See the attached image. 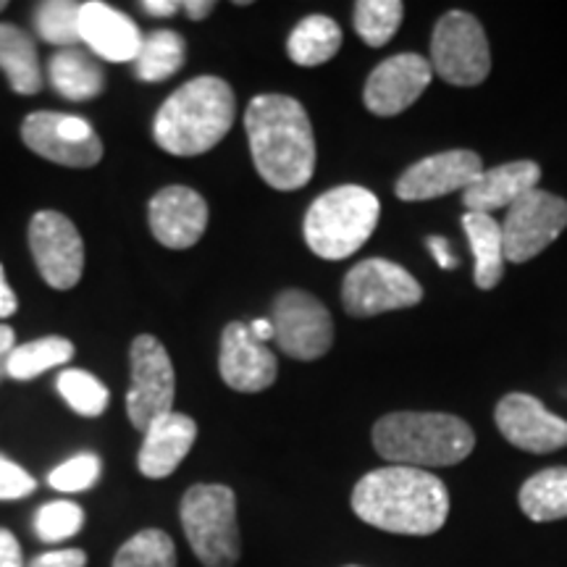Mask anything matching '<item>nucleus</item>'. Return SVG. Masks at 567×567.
<instances>
[{"label":"nucleus","instance_id":"nucleus-1","mask_svg":"<svg viewBox=\"0 0 567 567\" xmlns=\"http://www.w3.org/2000/svg\"><path fill=\"white\" fill-rule=\"evenodd\" d=\"M245 132L255 168L268 187L295 193L313 179V124L292 95L266 92L252 97L245 113Z\"/></svg>","mask_w":567,"mask_h":567},{"label":"nucleus","instance_id":"nucleus-2","mask_svg":"<svg viewBox=\"0 0 567 567\" xmlns=\"http://www.w3.org/2000/svg\"><path fill=\"white\" fill-rule=\"evenodd\" d=\"M352 509L368 526L400 536H431L444 528L450 494L442 478L421 467L386 465L352 488Z\"/></svg>","mask_w":567,"mask_h":567},{"label":"nucleus","instance_id":"nucleus-3","mask_svg":"<svg viewBox=\"0 0 567 567\" xmlns=\"http://www.w3.org/2000/svg\"><path fill=\"white\" fill-rule=\"evenodd\" d=\"M237 101L231 84L221 76H197L166 97L155 113L153 137L161 151L195 158L213 151L229 134Z\"/></svg>","mask_w":567,"mask_h":567},{"label":"nucleus","instance_id":"nucleus-4","mask_svg":"<svg viewBox=\"0 0 567 567\" xmlns=\"http://www.w3.org/2000/svg\"><path fill=\"white\" fill-rule=\"evenodd\" d=\"M373 446L389 465H457L476 446L463 417L450 413H389L373 425Z\"/></svg>","mask_w":567,"mask_h":567},{"label":"nucleus","instance_id":"nucleus-5","mask_svg":"<svg viewBox=\"0 0 567 567\" xmlns=\"http://www.w3.org/2000/svg\"><path fill=\"white\" fill-rule=\"evenodd\" d=\"M381 218V203L371 189L342 184L316 197L305 213V243L323 260H344L363 247Z\"/></svg>","mask_w":567,"mask_h":567},{"label":"nucleus","instance_id":"nucleus-6","mask_svg":"<svg viewBox=\"0 0 567 567\" xmlns=\"http://www.w3.org/2000/svg\"><path fill=\"white\" fill-rule=\"evenodd\" d=\"M182 528L203 567H234L243 557L237 496L229 486L195 484L182 496Z\"/></svg>","mask_w":567,"mask_h":567},{"label":"nucleus","instance_id":"nucleus-7","mask_svg":"<svg viewBox=\"0 0 567 567\" xmlns=\"http://www.w3.org/2000/svg\"><path fill=\"white\" fill-rule=\"evenodd\" d=\"M431 69L455 87H476L492 71V53L473 13L450 11L436 21L431 38Z\"/></svg>","mask_w":567,"mask_h":567},{"label":"nucleus","instance_id":"nucleus-8","mask_svg":"<svg viewBox=\"0 0 567 567\" xmlns=\"http://www.w3.org/2000/svg\"><path fill=\"white\" fill-rule=\"evenodd\" d=\"M423 287L408 268L384 258H368L350 268L342 284V305L352 318H371L389 310L413 308Z\"/></svg>","mask_w":567,"mask_h":567},{"label":"nucleus","instance_id":"nucleus-9","mask_svg":"<svg viewBox=\"0 0 567 567\" xmlns=\"http://www.w3.org/2000/svg\"><path fill=\"white\" fill-rule=\"evenodd\" d=\"M132 384L126 394V413L137 431L145 434L147 425L161 415L174 413L176 375L172 354L158 339L140 334L130 350Z\"/></svg>","mask_w":567,"mask_h":567},{"label":"nucleus","instance_id":"nucleus-10","mask_svg":"<svg viewBox=\"0 0 567 567\" xmlns=\"http://www.w3.org/2000/svg\"><path fill=\"white\" fill-rule=\"evenodd\" d=\"M21 140L40 158L66 168H92L103 158L95 126L74 113L34 111L21 124Z\"/></svg>","mask_w":567,"mask_h":567},{"label":"nucleus","instance_id":"nucleus-11","mask_svg":"<svg viewBox=\"0 0 567 567\" xmlns=\"http://www.w3.org/2000/svg\"><path fill=\"white\" fill-rule=\"evenodd\" d=\"M274 339L295 360H318L334 344V321L326 305L302 289H284L271 310Z\"/></svg>","mask_w":567,"mask_h":567},{"label":"nucleus","instance_id":"nucleus-12","mask_svg":"<svg viewBox=\"0 0 567 567\" xmlns=\"http://www.w3.org/2000/svg\"><path fill=\"white\" fill-rule=\"evenodd\" d=\"M499 224L507 264H528L567 229V200L536 187L509 205Z\"/></svg>","mask_w":567,"mask_h":567},{"label":"nucleus","instance_id":"nucleus-13","mask_svg":"<svg viewBox=\"0 0 567 567\" xmlns=\"http://www.w3.org/2000/svg\"><path fill=\"white\" fill-rule=\"evenodd\" d=\"M30 250L48 287L71 289L84 271V243L74 221L59 210H40L30 221Z\"/></svg>","mask_w":567,"mask_h":567},{"label":"nucleus","instance_id":"nucleus-14","mask_svg":"<svg viewBox=\"0 0 567 567\" xmlns=\"http://www.w3.org/2000/svg\"><path fill=\"white\" fill-rule=\"evenodd\" d=\"M496 429L517 450L547 455L567 446V421L549 413L536 396L513 392L502 396L496 405Z\"/></svg>","mask_w":567,"mask_h":567},{"label":"nucleus","instance_id":"nucleus-15","mask_svg":"<svg viewBox=\"0 0 567 567\" xmlns=\"http://www.w3.org/2000/svg\"><path fill=\"white\" fill-rule=\"evenodd\" d=\"M434 69L421 53H396L381 61L368 76L363 101L373 116H396L408 111L431 84Z\"/></svg>","mask_w":567,"mask_h":567},{"label":"nucleus","instance_id":"nucleus-16","mask_svg":"<svg viewBox=\"0 0 567 567\" xmlns=\"http://www.w3.org/2000/svg\"><path fill=\"white\" fill-rule=\"evenodd\" d=\"M484 172L478 153L473 151H444L413 163L396 179L394 193L405 203L436 200L457 189H467L476 176Z\"/></svg>","mask_w":567,"mask_h":567},{"label":"nucleus","instance_id":"nucleus-17","mask_svg":"<svg viewBox=\"0 0 567 567\" xmlns=\"http://www.w3.org/2000/svg\"><path fill=\"white\" fill-rule=\"evenodd\" d=\"M208 203L200 193L184 184H172L153 195L151 208H147V221H151L153 237L168 250H187L200 243L208 229Z\"/></svg>","mask_w":567,"mask_h":567},{"label":"nucleus","instance_id":"nucleus-18","mask_svg":"<svg viewBox=\"0 0 567 567\" xmlns=\"http://www.w3.org/2000/svg\"><path fill=\"white\" fill-rule=\"evenodd\" d=\"M218 371L224 384L243 394H258L268 389L279 375V363L271 347L252 337L250 326L234 321L221 334Z\"/></svg>","mask_w":567,"mask_h":567},{"label":"nucleus","instance_id":"nucleus-19","mask_svg":"<svg viewBox=\"0 0 567 567\" xmlns=\"http://www.w3.org/2000/svg\"><path fill=\"white\" fill-rule=\"evenodd\" d=\"M82 42L97 59L111 63H126L137 59L142 48V32L124 11H116L103 0L82 3L80 19Z\"/></svg>","mask_w":567,"mask_h":567},{"label":"nucleus","instance_id":"nucleus-20","mask_svg":"<svg viewBox=\"0 0 567 567\" xmlns=\"http://www.w3.org/2000/svg\"><path fill=\"white\" fill-rule=\"evenodd\" d=\"M197 439V423L184 413H168L145 431L137 467L145 478H168L184 463Z\"/></svg>","mask_w":567,"mask_h":567},{"label":"nucleus","instance_id":"nucleus-21","mask_svg":"<svg viewBox=\"0 0 567 567\" xmlns=\"http://www.w3.org/2000/svg\"><path fill=\"white\" fill-rule=\"evenodd\" d=\"M542 179V166L534 161H513L481 172L471 187L463 189V203L471 213L507 210L523 195L534 193Z\"/></svg>","mask_w":567,"mask_h":567},{"label":"nucleus","instance_id":"nucleus-22","mask_svg":"<svg viewBox=\"0 0 567 567\" xmlns=\"http://www.w3.org/2000/svg\"><path fill=\"white\" fill-rule=\"evenodd\" d=\"M463 229L471 243L473 258H476V287L494 289L505 276V239H502V224L486 213L465 210Z\"/></svg>","mask_w":567,"mask_h":567},{"label":"nucleus","instance_id":"nucleus-23","mask_svg":"<svg viewBox=\"0 0 567 567\" xmlns=\"http://www.w3.org/2000/svg\"><path fill=\"white\" fill-rule=\"evenodd\" d=\"M48 74L59 95L66 101L82 103L92 101L105 90V74L101 63L92 59L90 53L76 51V48H66L59 51L48 63Z\"/></svg>","mask_w":567,"mask_h":567},{"label":"nucleus","instance_id":"nucleus-24","mask_svg":"<svg viewBox=\"0 0 567 567\" xmlns=\"http://www.w3.org/2000/svg\"><path fill=\"white\" fill-rule=\"evenodd\" d=\"M0 71L17 95H38L42 87L38 45L17 24H0Z\"/></svg>","mask_w":567,"mask_h":567},{"label":"nucleus","instance_id":"nucleus-25","mask_svg":"<svg viewBox=\"0 0 567 567\" xmlns=\"http://www.w3.org/2000/svg\"><path fill=\"white\" fill-rule=\"evenodd\" d=\"M342 48V30L334 19L321 17H305L300 24L295 27L287 40V53L297 66H321V63L331 61Z\"/></svg>","mask_w":567,"mask_h":567},{"label":"nucleus","instance_id":"nucleus-26","mask_svg":"<svg viewBox=\"0 0 567 567\" xmlns=\"http://www.w3.org/2000/svg\"><path fill=\"white\" fill-rule=\"evenodd\" d=\"M520 509L534 523H551L567 517V467H547L520 486Z\"/></svg>","mask_w":567,"mask_h":567},{"label":"nucleus","instance_id":"nucleus-27","mask_svg":"<svg viewBox=\"0 0 567 567\" xmlns=\"http://www.w3.org/2000/svg\"><path fill=\"white\" fill-rule=\"evenodd\" d=\"M187 42L174 30H153L142 38V48L134 59V71L142 82H166L184 66Z\"/></svg>","mask_w":567,"mask_h":567},{"label":"nucleus","instance_id":"nucleus-28","mask_svg":"<svg viewBox=\"0 0 567 567\" xmlns=\"http://www.w3.org/2000/svg\"><path fill=\"white\" fill-rule=\"evenodd\" d=\"M74 352V344L66 337H42L34 339V342L17 344L9 363H6V375L17 381L38 379L40 373L51 371V368L71 363Z\"/></svg>","mask_w":567,"mask_h":567},{"label":"nucleus","instance_id":"nucleus-29","mask_svg":"<svg viewBox=\"0 0 567 567\" xmlns=\"http://www.w3.org/2000/svg\"><path fill=\"white\" fill-rule=\"evenodd\" d=\"M111 567H176L174 538L161 528L140 530L116 551Z\"/></svg>","mask_w":567,"mask_h":567},{"label":"nucleus","instance_id":"nucleus-30","mask_svg":"<svg viewBox=\"0 0 567 567\" xmlns=\"http://www.w3.org/2000/svg\"><path fill=\"white\" fill-rule=\"evenodd\" d=\"M405 6L400 0H360L354 3V30L371 48L386 45L400 30Z\"/></svg>","mask_w":567,"mask_h":567},{"label":"nucleus","instance_id":"nucleus-31","mask_svg":"<svg viewBox=\"0 0 567 567\" xmlns=\"http://www.w3.org/2000/svg\"><path fill=\"white\" fill-rule=\"evenodd\" d=\"M82 3L76 0H45L34 11V27L38 34L51 45H59L61 51L76 45L82 40L80 34Z\"/></svg>","mask_w":567,"mask_h":567},{"label":"nucleus","instance_id":"nucleus-32","mask_svg":"<svg viewBox=\"0 0 567 567\" xmlns=\"http://www.w3.org/2000/svg\"><path fill=\"white\" fill-rule=\"evenodd\" d=\"M55 384H59V394L66 400V405L74 410L76 415L97 417L105 413V408H109V386L87 371L66 368V371H61Z\"/></svg>","mask_w":567,"mask_h":567},{"label":"nucleus","instance_id":"nucleus-33","mask_svg":"<svg viewBox=\"0 0 567 567\" xmlns=\"http://www.w3.org/2000/svg\"><path fill=\"white\" fill-rule=\"evenodd\" d=\"M84 528V509L76 502L69 499H55L48 502L38 509L34 515V534L40 536V542L48 544H61L74 538Z\"/></svg>","mask_w":567,"mask_h":567},{"label":"nucleus","instance_id":"nucleus-34","mask_svg":"<svg viewBox=\"0 0 567 567\" xmlns=\"http://www.w3.org/2000/svg\"><path fill=\"white\" fill-rule=\"evenodd\" d=\"M101 473H103V460L97 457L95 452H82V455H74L71 460H66V463L53 467L48 484L61 494L87 492V488L97 484Z\"/></svg>","mask_w":567,"mask_h":567},{"label":"nucleus","instance_id":"nucleus-35","mask_svg":"<svg viewBox=\"0 0 567 567\" xmlns=\"http://www.w3.org/2000/svg\"><path fill=\"white\" fill-rule=\"evenodd\" d=\"M34 488H38V481H34L24 467L0 455V499H24V496H30Z\"/></svg>","mask_w":567,"mask_h":567},{"label":"nucleus","instance_id":"nucleus-36","mask_svg":"<svg viewBox=\"0 0 567 567\" xmlns=\"http://www.w3.org/2000/svg\"><path fill=\"white\" fill-rule=\"evenodd\" d=\"M27 567H87V555L82 549H55L38 555Z\"/></svg>","mask_w":567,"mask_h":567},{"label":"nucleus","instance_id":"nucleus-37","mask_svg":"<svg viewBox=\"0 0 567 567\" xmlns=\"http://www.w3.org/2000/svg\"><path fill=\"white\" fill-rule=\"evenodd\" d=\"M0 567H24V551L9 528H0Z\"/></svg>","mask_w":567,"mask_h":567},{"label":"nucleus","instance_id":"nucleus-38","mask_svg":"<svg viewBox=\"0 0 567 567\" xmlns=\"http://www.w3.org/2000/svg\"><path fill=\"white\" fill-rule=\"evenodd\" d=\"M425 247H429L431 255H434L436 264L442 266V268H446V271H452V268H457V260H455V255H452L450 243H446V239H442V237H429V239H425Z\"/></svg>","mask_w":567,"mask_h":567},{"label":"nucleus","instance_id":"nucleus-39","mask_svg":"<svg viewBox=\"0 0 567 567\" xmlns=\"http://www.w3.org/2000/svg\"><path fill=\"white\" fill-rule=\"evenodd\" d=\"M17 308H19V300L17 295H13V289L9 287V281H6L3 266H0V321L11 318L17 313Z\"/></svg>","mask_w":567,"mask_h":567},{"label":"nucleus","instance_id":"nucleus-40","mask_svg":"<svg viewBox=\"0 0 567 567\" xmlns=\"http://www.w3.org/2000/svg\"><path fill=\"white\" fill-rule=\"evenodd\" d=\"M13 347H17V334H13L11 326L0 323V379L6 375V363H9Z\"/></svg>","mask_w":567,"mask_h":567},{"label":"nucleus","instance_id":"nucleus-41","mask_svg":"<svg viewBox=\"0 0 567 567\" xmlns=\"http://www.w3.org/2000/svg\"><path fill=\"white\" fill-rule=\"evenodd\" d=\"M142 9L151 13V17H174L182 9V3H176V0H145Z\"/></svg>","mask_w":567,"mask_h":567},{"label":"nucleus","instance_id":"nucleus-42","mask_svg":"<svg viewBox=\"0 0 567 567\" xmlns=\"http://www.w3.org/2000/svg\"><path fill=\"white\" fill-rule=\"evenodd\" d=\"M182 9L187 11V19L203 21V19L210 17V11L216 9V3H210V0H184Z\"/></svg>","mask_w":567,"mask_h":567},{"label":"nucleus","instance_id":"nucleus-43","mask_svg":"<svg viewBox=\"0 0 567 567\" xmlns=\"http://www.w3.org/2000/svg\"><path fill=\"white\" fill-rule=\"evenodd\" d=\"M250 331H252V337L258 339V342H264V344H268L274 339V323H271V318H258V321H252L250 323Z\"/></svg>","mask_w":567,"mask_h":567},{"label":"nucleus","instance_id":"nucleus-44","mask_svg":"<svg viewBox=\"0 0 567 567\" xmlns=\"http://www.w3.org/2000/svg\"><path fill=\"white\" fill-rule=\"evenodd\" d=\"M9 9V3H6V0H0V11H6Z\"/></svg>","mask_w":567,"mask_h":567},{"label":"nucleus","instance_id":"nucleus-45","mask_svg":"<svg viewBox=\"0 0 567 567\" xmlns=\"http://www.w3.org/2000/svg\"><path fill=\"white\" fill-rule=\"evenodd\" d=\"M344 567H360V565H344Z\"/></svg>","mask_w":567,"mask_h":567}]
</instances>
